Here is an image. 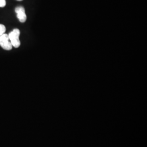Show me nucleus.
I'll return each instance as SVG.
<instances>
[{
    "label": "nucleus",
    "mask_w": 147,
    "mask_h": 147,
    "mask_svg": "<svg viewBox=\"0 0 147 147\" xmlns=\"http://www.w3.org/2000/svg\"><path fill=\"white\" fill-rule=\"evenodd\" d=\"M20 34V30L18 28L14 29L8 34L9 39L10 40L12 46L15 48H18L20 45V41L19 37Z\"/></svg>",
    "instance_id": "f257e3e1"
},
{
    "label": "nucleus",
    "mask_w": 147,
    "mask_h": 147,
    "mask_svg": "<svg viewBox=\"0 0 147 147\" xmlns=\"http://www.w3.org/2000/svg\"><path fill=\"white\" fill-rule=\"evenodd\" d=\"M0 46L5 50H11L13 47L8 34L4 33L0 36Z\"/></svg>",
    "instance_id": "f03ea898"
},
{
    "label": "nucleus",
    "mask_w": 147,
    "mask_h": 147,
    "mask_svg": "<svg viewBox=\"0 0 147 147\" xmlns=\"http://www.w3.org/2000/svg\"><path fill=\"white\" fill-rule=\"evenodd\" d=\"M15 11L16 13L17 18H18L20 22L24 23L26 21V14L25 13V8L23 7L19 6V7H16Z\"/></svg>",
    "instance_id": "7ed1b4c3"
},
{
    "label": "nucleus",
    "mask_w": 147,
    "mask_h": 147,
    "mask_svg": "<svg viewBox=\"0 0 147 147\" xmlns=\"http://www.w3.org/2000/svg\"><path fill=\"white\" fill-rule=\"evenodd\" d=\"M6 28L5 25L2 24H0V36L2 35L5 33Z\"/></svg>",
    "instance_id": "20e7f679"
},
{
    "label": "nucleus",
    "mask_w": 147,
    "mask_h": 147,
    "mask_svg": "<svg viewBox=\"0 0 147 147\" xmlns=\"http://www.w3.org/2000/svg\"><path fill=\"white\" fill-rule=\"evenodd\" d=\"M6 5L5 0H0V7H4Z\"/></svg>",
    "instance_id": "39448f33"
},
{
    "label": "nucleus",
    "mask_w": 147,
    "mask_h": 147,
    "mask_svg": "<svg viewBox=\"0 0 147 147\" xmlns=\"http://www.w3.org/2000/svg\"><path fill=\"white\" fill-rule=\"evenodd\" d=\"M18 1H22V0H18Z\"/></svg>",
    "instance_id": "423d86ee"
}]
</instances>
